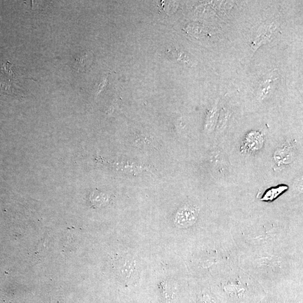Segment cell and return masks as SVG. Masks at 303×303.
<instances>
[{
    "instance_id": "6da1fadb",
    "label": "cell",
    "mask_w": 303,
    "mask_h": 303,
    "mask_svg": "<svg viewBox=\"0 0 303 303\" xmlns=\"http://www.w3.org/2000/svg\"><path fill=\"white\" fill-rule=\"evenodd\" d=\"M198 210L191 206L180 208L176 214L174 223L179 228H184L195 224L197 220Z\"/></svg>"
},
{
    "instance_id": "7a4b0ae2",
    "label": "cell",
    "mask_w": 303,
    "mask_h": 303,
    "mask_svg": "<svg viewBox=\"0 0 303 303\" xmlns=\"http://www.w3.org/2000/svg\"><path fill=\"white\" fill-rule=\"evenodd\" d=\"M263 145V137L258 132H254L250 133L246 139L245 146L248 150H258L262 148Z\"/></svg>"
},
{
    "instance_id": "3957f363",
    "label": "cell",
    "mask_w": 303,
    "mask_h": 303,
    "mask_svg": "<svg viewBox=\"0 0 303 303\" xmlns=\"http://www.w3.org/2000/svg\"><path fill=\"white\" fill-rule=\"evenodd\" d=\"M168 52L177 61H183L193 66L194 61L188 53L176 49L169 50H168Z\"/></svg>"
},
{
    "instance_id": "277c9868",
    "label": "cell",
    "mask_w": 303,
    "mask_h": 303,
    "mask_svg": "<svg viewBox=\"0 0 303 303\" xmlns=\"http://www.w3.org/2000/svg\"><path fill=\"white\" fill-rule=\"evenodd\" d=\"M275 158L278 163H288L292 161L293 154L289 150L282 149L275 153Z\"/></svg>"
},
{
    "instance_id": "5b68a950",
    "label": "cell",
    "mask_w": 303,
    "mask_h": 303,
    "mask_svg": "<svg viewBox=\"0 0 303 303\" xmlns=\"http://www.w3.org/2000/svg\"><path fill=\"white\" fill-rule=\"evenodd\" d=\"M90 53L88 52L83 53L81 56H79L76 60L79 64V67L81 69H84L88 64H90L92 60V57L90 55Z\"/></svg>"
},
{
    "instance_id": "8992f818",
    "label": "cell",
    "mask_w": 303,
    "mask_h": 303,
    "mask_svg": "<svg viewBox=\"0 0 303 303\" xmlns=\"http://www.w3.org/2000/svg\"><path fill=\"white\" fill-rule=\"evenodd\" d=\"M284 190V187H281L279 188L273 189L272 190L269 191L267 193L266 196H265L264 200H272L280 194L282 191Z\"/></svg>"
}]
</instances>
